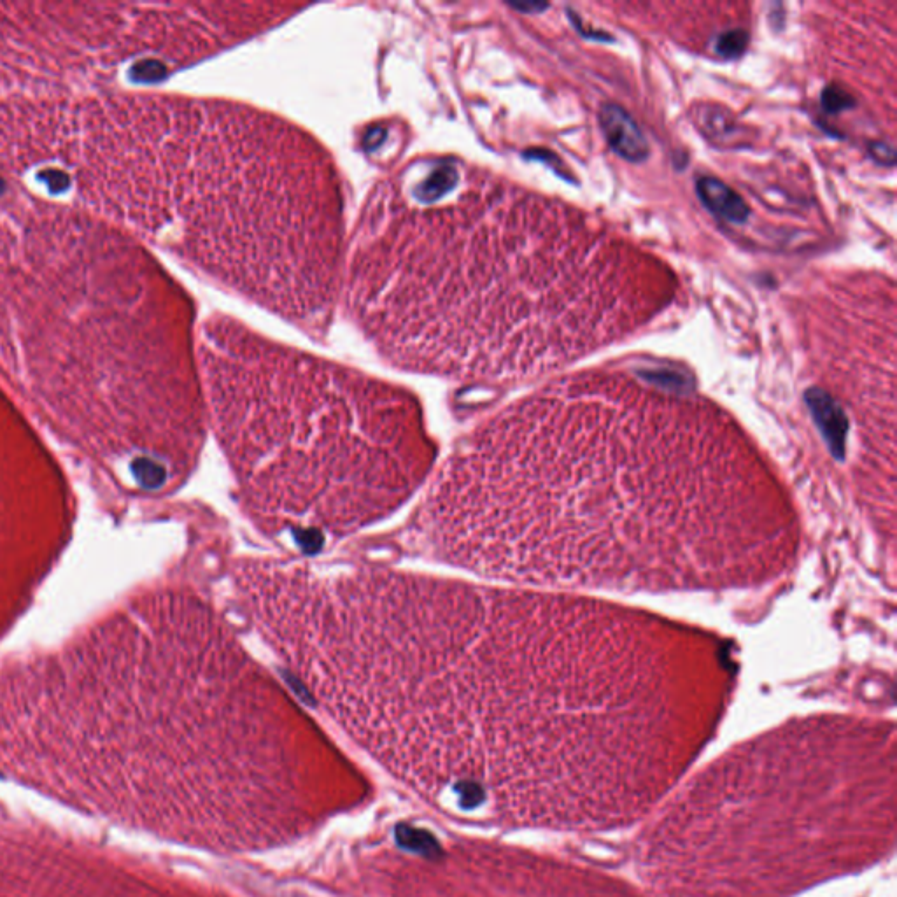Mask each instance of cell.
Wrapping results in <instances>:
<instances>
[{
  "label": "cell",
  "instance_id": "obj_8",
  "mask_svg": "<svg viewBox=\"0 0 897 897\" xmlns=\"http://www.w3.org/2000/svg\"><path fill=\"white\" fill-rule=\"evenodd\" d=\"M600 125L608 146L624 160L640 163L649 156V142L636 121L621 106L605 104L601 107Z\"/></svg>",
  "mask_w": 897,
  "mask_h": 897
},
{
  "label": "cell",
  "instance_id": "obj_2",
  "mask_svg": "<svg viewBox=\"0 0 897 897\" xmlns=\"http://www.w3.org/2000/svg\"><path fill=\"white\" fill-rule=\"evenodd\" d=\"M410 535L477 580L563 593H696L780 579L798 519L745 431L626 374L547 382L458 438Z\"/></svg>",
  "mask_w": 897,
  "mask_h": 897
},
{
  "label": "cell",
  "instance_id": "obj_3",
  "mask_svg": "<svg viewBox=\"0 0 897 897\" xmlns=\"http://www.w3.org/2000/svg\"><path fill=\"white\" fill-rule=\"evenodd\" d=\"M0 172L69 195L307 332L339 307L344 181L328 149L277 114L156 93L11 100Z\"/></svg>",
  "mask_w": 897,
  "mask_h": 897
},
{
  "label": "cell",
  "instance_id": "obj_10",
  "mask_svg": "<svg viewBox=\"0 0 897 897\" xmlns=\"http://www.w3.org/2000/svg\"><path fill=\"white\" fill-rule=\"evenodd\" d=\"M749 41V32L745 29L726 30L715 41V51L724 58L742 57L749 46Z\"/></svg>",
  "mask_w": 897,
  "mask_h": 897
},
{
  "label": "cell",
  "instance_id": "obj_6",
  "mask_svg": "<svg viewBox=\"0 0 897 897\" xmlns=\"http://www.w3.org/2000/svg\"><path fill=\"white\" fill-rule=\"evenodd\" d=\"M207 431L256 530L300 551L381 524L438 465L409 389L214 314L200 326Z\"/></svg>",
  "mask_w": 897,
  "mask_h": 897
},
{
  "label": "cell",
  "instance_id": "obj_9",
  "mask_svg": "<svg viewBox=\"0 0 897 897\" xmlns=\"http://www.w3.org/2000/svg\"><path fill=\"white\" fill-rule=\"evenodd\" d=\"M696 191L703 205L717 218L735 225H743L749 219V205L745 204V200L733 188L722 183L721 179L700 177L696 183Z\"/></svg>",
  "mask_w": 897,
  "mask_h": 897
},
{
  "label": "cell",
  "instance_id": "obj_4",
  "mask_svg": "<svg viewBox=\"0 0 897 897\" xmlns=\"http://www.w3.org/2000/svg\"><path fill=\"white\" fill-rule=\"evenodd\" d=\"M575 211L458 156H419L361 205L339 305L410 374L474 386L551 374L647 318L631 258Z\"/></svg>",
  "mask_w": 897,
  "mask_h": 897
},
{
  "label": "cell",
  "instance_id": "obj_11",
  "mask_svg": "<svg viewBox=\"0 0 897 897\" xmlns=\"http://www.w3.org/2000/svg\"><path fill=\"white\" fill-rule=\"evenodd\" d=\"M822 107L826 109L827 113L836 114L841 113V111H847V109H852L855 106L854 99L848 95L847 92H843L841 88L838 86H827L826 90L822 92Z\"/></svg>",
  "mask_w": 897,
  "mask_h": 897
},
{
  "label": "cell",
  "instance_id": "obj_1",
  "mask_svg": "<svg viewBox=\"0 0 897 897\" xmlns=\"http://www.w3.org/2000/svg\"><path fill=\"white\" fill-rule=\"evenodd\" d=\"M256 635L323 714L426 801L537 812L544 778L635 766L719 703L714 636L594 596L283 561Z\"/></svg>",
  "mask_w": 897,
  "mask_h": 897
},
{
  "label": "cell",
  "instance_id": "obj_7",
  "mask_svg": "<svg viewBox=\"0 0 897 897\" xmlns=\"http://www.w3.org/2000/svg\"><path fill=\"white\" fill-rule=\"evenodd\" d=\"M239 2L0 4V97H62L128 74L162 76L248 41Z\"/></svg>",
  "mask_w": 897,
  "mask_h": 897
},
{
  "label": "cell",
  "instance_id": "obj_5",
  "mask_svg": "<svg viewBox=\"0 0 897 897\" xmlns=\"http://www.w3.org/2000/svg\"><path fill=\"white\" fill-rule=\"evenodd\" d=\"M195 309L141 241L88 212H0V375L128 488L165 495L207 437Z\"/></svg>",
  "mask_w": 897,
  "mask_h": 897
}]
</instances>
